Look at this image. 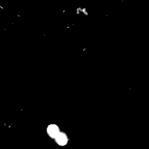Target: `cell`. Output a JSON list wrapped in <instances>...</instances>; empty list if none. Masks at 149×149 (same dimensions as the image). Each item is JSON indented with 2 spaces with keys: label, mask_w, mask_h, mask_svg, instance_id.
Returning a JSON list of instances; mask_svg holds the SVG:
<instances>
[{
  "label": "cell",
  "mask_w": 149,
  "mask_h": 149,
  "mask_svg": "<svg viewBox=\"0 0 149 149\" xmlns=\"http://www.w3.org/2000/svg\"><path fill=\"white\" fill-rule=\"evenodd\" d=\"M80 12H82L84 15L87 16L88 15L87 10L86 8H77L76 9V13L79 14Z\"/></svg>",
  "instance_id": "7a4b0ae2"
},
{
  "label": "cell",
  "mask_w": 149,
  "mask_h": 149,
  "mask_svg": "<svg viewBox=\"0 0 149 149\" xmlns=\"http://www.w3.org/2000/svg\"><path fill=\"white\" fill-rule=\"evenodd\" d=\"M46 133L47 136L60 147H65L69 143V138L68 134L61 130L56 123L48 124L46 128Z\"/></svg>",
  "instance_id": "6da1fadb"
}]
</instances>
